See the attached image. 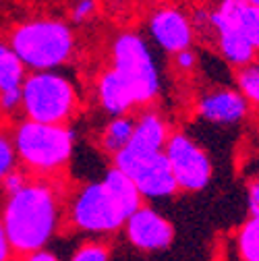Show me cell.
I'll return each instance as SVG.
<instances>
[{"label":"cell","instance_id":"1","mask_svg":"<svg viewBox=\"0 0 259 261\" xmlns=\"http://www.w3.org/2000/svg\"><path fill=\"white\" fill-rule=\"evenodd\" d=\"M62 216L64 203L54 178L31 174L19 191L7 195L0 222L13 253L25 255L48 247L60 230Z\"/></svg>","mask_w":259,"mask_h":261},{"label":"cell","instance_id":"2","mask_svg":"<svg viewBox=\"0 0 259 261\" xmlns=\"http://www.w3.org/2000/svg\"><path fill=\"white\" fill-rule=\"evenodd\" d=\"M19 164L34 176L56 178L69 166L77 135L69 124L38 122L23 118L13 128Z\"/></svg>","mask_w":259,"mask_h":261},{"label":"cell","instance_id":"3","mask_svg":"<svg viewBox=\"0 0 259 261\" xmlns=\"http://www.w3.org/2000/svg\"><path fill=\"white\" fill-rule=\"evenodd\" d=\"M27 71H54L64 67L77 50V38L69 23L40 17L19 23L9 38Z\"/></svg>","mask_w":259,"mask_h":261},{"label":"cell","instance_id":"4","mask_svg":"<svg viewBox=\"0 0 259 261\" xmlns=\"http://www.w3.org/2000/svg\"><path fill=\"white\" fill-rule=\"evenodd\" d=\"M79 110L75 83L54 71H31L21 85V114L29 120L67 124Z\"/></svg>","mask_w":259,"mask_h":261},{"label":"cell","instance_id":"5","mask_svg":"<svg viewBox=\"0 0 259 261\" xmlns=\"http://www.w3.org/2000/svg\"><path fill=\"white\" fill-rule=\"evenodd\" d=\"M110 67L131 87L139 108L151 106L162 91V77L147 40L137 31H120L110 44Z\"/></svg>","mask_w":259,"mask_h":261},{"label":"cell","instance_id":"6","mask_svg":"<svg viewBox=\"0 0 259 261\" xmlns=\"http://www.w3.org/2000/svg\"><path fill=\"white\" fill-rule=\"evenodd\" d=\"M69 222L87 234H114L122 230L126 214L102 180L85 182L75 191L67 210Z\"/></svg>","mask_w":259,"mask_h":261},{"label":"cell","instance_id":"7","mask_svg":"<svg viewBox=\"0 0 259 261\" xmlns=\"http://www.w3.org/2000/svg\"><path fill=\"white\" fill-rule=\"evenodd\" d=\"M112 160L114 166L135 182L143 199H168L178 191L164 151H133L124 147Z\"/></svg>","mask_w":259,"mask_h":261},{"label":"cell","instance_id":"8","mask_svg":"<svg viewBox=\"0 0 259 261\" xmlns=\"http://www.w3.org/2000/svg\"><path fill=\"white\" fill-rule=\"evenodd\" d=\"M164 153L178 191L199 193L212 180V162L208 153L185 133H170Z\"/></svg>","mask_w":259,"mask_h":261},{"label":"cell","instance_id":"9","mask_svg":"<svg viewBox=\"0 0 259 261\" xmlns=\"http://www.w3.org/2000/svg\"><path fill=\"white\" fill-rule=\"evenodd\" d=\"M149 38L168 54L191 48L195 40V27L191 17L172 5H164L151 11L147 19Z\"/></svg>","mask_w":259,"mask_h":261},{"label":"cell","instance_id":"10","mask_svg":"<svg viewBox=\"0 0 259 261\" xmlns=\"http://www.w3.org/2000/svg\"><path fill=\"white\" fill-rule=\"evenodd\" d=\"M124 234L135 249L139 251H162L170 247L174 239L172 224L149 205H139L131 216H126Z\"/></svg>","mask_w":259,"mask_h":261},{"label":"cell","instance_id":"11","mask_svg":"<svg viewBox=\"0 0 259 261\" xmlns=\"http://www.w3.org/2000/svg\"><path fill=\"white\" fill-rule=\"evenodd\" d=\"M195 112L214 124H235L249 114V102L239 89L218 87L199 95Z\"/></svg>","mask_w":259,"mask_h":261},{"label":"cell","instance_id":"12","mask_svg":"<svg viewBox=\"0 0 259 261\" xmlns=\"http://www.w3.org/2000/svg\"><path fill=\"white\" fill-rule=\"evenodd\" d=\"M95 100L108 116L128 114L133 108H137L131 87L112 67L104 69L95 79Z\"/></svg>","mask_w":259,"mask_h":261},{"label":"cell","instance_id":"13","mask_svg":"<svg viewBox=\"0 0 259 261\" xmlns=\"http://www.w3.org/2000/svg\"><path fill=\"white\" fill-rule=\"evenodd\" d=\"M170 133L172 130L168 126V120L158 110H151L145 106V110L135 116V128H133V135H131V141H128L126 149L164 151Z\"/></svg>","mask_w":259,"mask_h":261},{"label":"cell","instance_id":"14","mask_svg":"<svg viewBox=\"0 0 259 261\" xmlns=\"http://www.w3.org/2000/svg\"><path fill=\"white\" fill-rule=\"evenodd\" d=\"M212 36L216 38V46H218L220 56L235 69L245 67V64H249L251 60H255L259 56L257 50L251 46V42L245 38V34L239 29L237 23L216 27L212 31Z\"/></svg>","mask_w":259,"mask_h":261},{"label":"cell","instance_id":"15","mask_svg":"<svg viewBox=\"0 0 259 261\" xmlns=\"http://www.w3.org/2000/svg\"><path fill=\"white\" fill-rule=\"evenodd\" d=\"M102 182L106 185V189L110 191V195L116 199V203L122 207V212L126 214V216H131L139 205H143V197H141V193H139V189L135 187V182L128 178L122 170H118L116 166H112L106 174H104V178H102Z\"/></svg>","mask_w":259,"mask_h":261},{"label":"cell","instance_id":"16","mask_svg":"<svg viewBox=\"0 0 259 261\" xmlns=\"http://www.w3.org/2000/svg\"><path fill=\"white\" fill-rule=\"evenodd\" d=\"M135 128V116L128 114H118V116H110V120L104 124L102 133H100V147L110 153L116 155L120 149H124L131 141Z\"/></svg>","mask_w":259,"mask_h":261},{"label":"cell","instance_id":"17","mask_svg":"<svg viewBox=\"0 0 259 261\" xmlns=\"http://www.w3.org/2000/svg\"><path fill=\"white\" fill-rule=\"evenodd\" d=\"M27 77V69L11 48L9 42H0V91L21 89Z\"/></svg>","mask_w":259,"mask_h":261},{"label":"cell","instance_id":"18","mask_svg":"<svg viewBox=\"0 0 259 261\" xmlns=\"http://www.w3.org/2000/svg\"><path fill=\"white\" fill-rule=\"evenodd\" d=\"M241 261H259V212H251L239 232Z\"/></svg>","mask_w":259,"mask_h":261},{"label":"cell","instance_id":"19","mask_svg":"<svg viewBox=\"0 0 259 261\" xmlns=\"http://www.w3.org/2000/svg\"><path fill=\"white\" fill-rule=\"evenodd\" d=\"M237 85H239V91L243 93V97L249 102V106L259 108V56L239 69Z\"/></svg>","mask_w":259,"mask_h":261},{"label":"cell","instance_id":"20","mask_svg":"<svg viewBox=\"0 0 259 261\" xmlns=\"http://www.w3.org/2000/svg\"><path fill=\"white\" fill-rule=\"evenodd\" d=\"M237 25L259 54V7L247 3L237 15Z\"/></svg>","mask_w":259,"mask_h":261},{"label":"cell","instance_id":"21","mask_svg":"<svg viewBox=\"0 0 259 261\" xmlns=\"http://www.w3.org/2000/svg\"><path fill=\"white\" fill-rule=\"evenodd\" d=\"M69 261H110V247L102 241H85L71 253Z\"/></svg>","mask_w":259,"mask_h":261},{"label":"cell","instance_id":"22","mask_svg":"<svg viewBox=\"0 0 259 261\" xmlns=\"http://www.w3.org/2000/svg\"><path fill=\"white\" fill-rule=\"evenodd\" d=\"M19 166L13 135L9 130H0V182L5 180V176Z\"/></svg>","mask_w":259,"mask_h":261},{"label":"cell","instance_id":"23","mask_svg":"<svg viewBox=\"0 0 259 261\" xmlns=\"http://www.w3.org/2000/svg\"><path fill=\"white\" fill-rule=\"evenodd\" d=\"M98 13V0H75L71 7V19L75 23H85Z\"/></svg>","mask_w":259,"mask_h":261},{"label":"cell","instance_id":"24","mask_svg":"<svg viewBox=\"0 0 259 261\" xmlns=\"http://www.w3.org/2000/svg\"><path fill=\"white\" fill-rule=\"evenodd\" d=\"M31 174L25 170V168H15V170H11L7 176H5V180L0 182V187H3V191H5V195H11V193H15V191H19L25 182H27V178H29Z\"/></svg>","mask_w":259,"mask_h":261},{"label":"cell","instance_id":"25","mask_svg":"<svg viewBox=\"0 0 259 261\" xmlns=\"http://www.w3.org/2000/svg\"><path fill=\"white\" fill-rule=\"evenodd\" d=\"M172 56H174V67H176V71H180V73H187V75H189L193 69L197 67V56H195V52H193L191 48L178 50V52H174Z\"/></svg>","mask_w":259,"mask_h":261},{"label":"cell","instance_id":"26","mask_svg":"<svg viewBox=\"0 0 259 261\" xmlns=\"http://www.w3.org/2000/svg\"><path fill=\"white\" fill-rule=\"evenodd\" d=\"M23 259L21 261H60L52 251L48 249H38V251H31V253H25L21 255Z\"/></svg>","mask_w":259,"mask_h":261},{"label":"cell","instance_id":"27","mask_svg":"<svg viewBox=\"0 0 259 261\" xmlns=\"http://www.w3.org/2000/svg\"><path fill=\"white\" fill-rule=\"evenodd\" d=\"M247 197H249V207H251V212H259V178H255V180L249 182Z\"/></svg>","mask_w":259,"mask_h":261},{"label":"cell","instance_id":"28","mask_svg":"<svg viewBox=\"0 0 259 261\" xmlns=\"http://www.w3.org/2000/svg\"><path fill=\"white\" fill-rule=\"evenodd\" d=\"M11 257H13V249L9 245L5 226H3V222H0V261H11Z\"/></svg>","mask_w":259,"mask_h":261},{"label":"cell","instance_id":"29","mask_svg":"<svg viewBox=\"0 0 259 261\" xmlns=\"http://www.w3.org/2000/svg\"><path fill=\"white\" fill-rule=\"evenodd\" d=\"M249 5H255V7H259V0H247Z\"/></svg>","mask_w":259,"mask_h":261}]
</instances>
